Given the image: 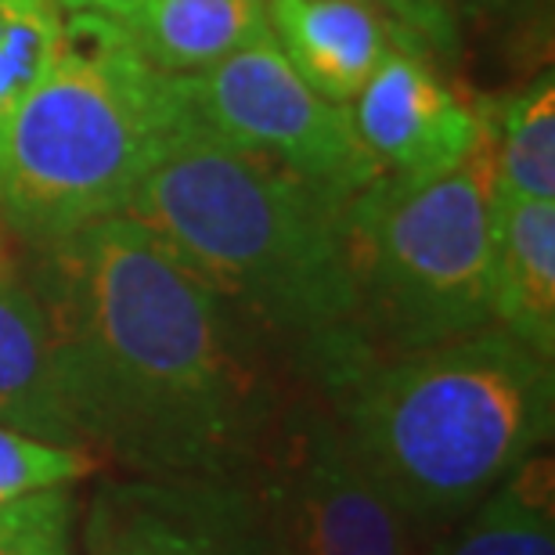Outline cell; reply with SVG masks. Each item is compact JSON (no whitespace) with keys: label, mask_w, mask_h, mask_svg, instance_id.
I'll return each mask as SVG.
<instances>
[{"label":"cell","mask_w":555,"mask_h":555,"mask_svg":"<svg viewBox=\"0 0 555 555\" xmlns=\"http://www.w3.org/2000/svg\"><path fill=\"white\" fill-rule=\"evenodd\" d=\"M83 448L124 476L249 487L310 390L138 217L33 249Z\"/></svg>","instance_id":"cell-1"},{"label":"cell","mask_w":555,"mask_h":555,"mask_svg":"<svg viewBox=\"0 0 555 555\" xmlns=\"http://www.w3.org/2000/svg\"><path fill=\"white\" fill-rule=\"evenodd\" d=\"M350 198L195 119L127 214L217 288L310 393L328 397L379 361L350 260Z\"/></svg>","instance_id":"cell-2"},{"label":"cell","mask_w":555,"mask_h":555,"mask_svg":"<svg viewBox=\"0 0 555 555\" xmlns=\"http://www.w3.org/2000/svg\"><path fill=\"white\" fill-rule=\"evenodd\" d=\"M321 401L353 462L433 538L548 443L555 375L548 358L487 325L364 364Z\"/></svg>","instance_id":"cell-3"},{"label":"cell","mask_w":555,"mask_h":555,"mask_svg":"<svg viewBox=\"0 0 555 555\" xmlns=\"http://www.w3.org/2000/svg\"><path fill=\"white\" fill-rule=\"evenodd\" d=\"M192 124L188 76L144 59L124 22L65 11L59 51L11 127L0 217L43 249L127 214Z\"/></svg>","instance_id":"cell-4"},{"label":"cell","mask_w":555,"mask_h":555,"mask_svg":"<svg viewBox=\"0 0 555 555\" xmlns=\"http://www.w3.org/2000/svg\"><path fill=\"white\" fill-rule=\"evenodd\" d=\"M364 328L379 358L494 325L491 159L480 138L440 173L383 170L347 206Z\"/></svg>","instance_id":"cell-5"},{"label":"cell","mask_w":555,"mask_h":555,"mask_svg":"<svg viewBox=\"0 0 555 555\" xmlns=\"http://www.w3.org/2000/svg\"><path fill=\"white\" fill-rule=\"evenodd\" d=\"M188 94L209 134L336 192L358 195L383 173L358 134L350 105L310 91L271 33L188 73Z\"/></svg>","instance_id":"cell-6"},{"label":"cell","mask_w":555,"mask_h":555,"mask_svg":"<svg viewBox=\"0 0 555 555\" xmlns=\"http://www.w3.org/2000/svg\"><path fill=\"white\" fill-rule=\"evenodd\" d=\"M249 491L278 555H422L418 530L353 462L314 393Z\"/></svg>","instance_id":"cell-7"},{"label":"cell","mask_w":555,"mask_h":555,"mask_svg":"<svg viewBox=\"0 0 555 555\" xmlns=\"http://www.w3.org/2000/svg\"><path fill=\"white\" fill-rule=\"evenodd\" d=\"M80 555H278L249 487L113 476L76 524Z\"/></svg>","instance_id":"cell-8"},{"label":"cell","mask_w":555,"mask_h":555,"mask_svg":"<svg viewBox=\"0 0 555 555\" xmlns=\"http://www.w3.org/2000/svg\"><path fill=\"white\" fill-rule=\"evenodd\" d=\"M353 124L375 163L390 173H440L465 163L480 144V116L418 48L393 33L383 62L350 102Z\"/></svg>","instance_id":"cell-9"},{"label":"cell","mask_w":555,"mask_h":555,"mask_svg":"<svg viewBox=\"0 0 555 555\" xmlns=\"http://www.w3.org/2000/svg\"><path fill=\"white\" fill-rule=\"evenodd\" d=\"M268 29L310 91L350 105L383 62L393 29L358 0H263Z\"/></svg>","instance_id":"cell-10"},{"label":"cell","mask_w":555,"mask_h":555,"mask_svg":"<svg viewBox=\"0 0 555 555\" xmlns=\"http://www.w3.org/2000/svg\"><path fill=\"white\" fill-rule=\"evenodd\" d=\"M0 426L83 448L80 426L65 401L48 310L29 278L4 271H0Z\"/></svg>","instance_id":"cell-11"},{"label":"cell","mask_w":555,"mask_h":555,"mask_svg":"<svg viewBox=\"0 0 555 555\" xmlns=\"http://www.w3.org/2000/svg\"><path fill=\"white\" fill-rule=\"evenodd\" d=\"M494 325L555 358V198H491Z\"/></svg>","instance_id":"cell-12"},{"label":"cell","mask_w":555,"mask_h":555,"mask_svg":"<svg viewBox=\"0 0 555 555\" xmlns=\"http://www.w3.org/2000/svg\"><path fill=\"white\" fill-rule=\"evenodd\" d=\"M422 555H555V469L534 451Z\"/></svg>","instance_id":"cell-13"},{"label":"cell","mask_w":555,"mask_h":555,"mask_svg":"<svg viewBox=\"0 0 555 555\" xmlns=\"http://www.w3.org/2000/svg\"><path fill=\"white\" fill-rule=\"evenodd\" d=\"M124 29L144 59L177 76L206 69L271 33L263 0H144Z\"/></svg>","instance_id":"cell-14"},{"label":"cell","mask_w":555,"mask_h":555,"mask_svg":"<svg viewBox=\"0 0 555 555\" xmlns=\"http://www.w3.org/2000/svg\"><path fill=\"white\" fill-rule=\"evenodd\" d=\"M476 116L491 159V198H555L552 73H541L516 94L487 98Z\"/></svg>","instance_id":"cell-15"},{"label":"cell","mask_w":555,"mask_h":555,"mask_svg":"<svg viewBox=\"0 0 555 555\" xmlns=\"http://www.w3.org/2000/svg\"><path fill=\"white\" fill-rule=\"evenodd\" d=\"M62 29L59 0H0V181L15 116L59 51Z\"/></svg>","instance_id":"cell-16"},{"label":"cell","mask_w":555,"mask_h":555,"mask_svg":"<svg viewBox=\"0 0 555 555\" xmlns=\"http://www.w3.org/2000/svg\"><path fill=\"white\" fill-rule=\"evenodd\" d=\"M98 465L102 459L87 448H69V443L0 426V502L73 487L87 480Z\"/></svg>","instance_id":"cell-17"},{"label":"cell","mask_w":555,"mask_h":555,"mask_svg":"<svg viewBox=\"0 0 555 555\" xmlns=\"http://www.w3.org/2000/svg\"><path fill=\"white\" fill-rule=\"evenodd\" d=\"M0 555H76L73 487L0 502Z\"/></svg>","instance_id":"cell-18"},{"label":"cell","mask_w":555,"mask_h":555,"mask_svg":"<svg viewBox=\"0 0 555 555\" xmlns=\"http://www.w3.org/2000/svg\"><path fill=\"white\" fill-rule=\"evenodd\" d=\"M372 8L397 37L418 48L426 59L454 62L462 51V15L454 0H358Z\"/></svg>","instance_id":"cell-19"},{"label":"cell","mask_w":555,"mask_h":555,"mask_svg":"<svg viewBox=\"0 0 555 555\" xmlns=\"http://www.w3.org/2000/svg\"><path fill=\"white\" fill-rule=\"evenodd\" d=\"M462 18H483L502 22V26H516V22L538 18L548 8V0H454Z\"/></svg>","instance_id":"cell-20"},{"label":"cell","mask_w":555,"mask_h":555,"mask_svg":"<svg viewBox=\"0 0 555 555\" xmlns=\"http://www.w3.org/2000/svg\"><path fill=\"white\" fill-rule=\"evenodd\" d=\"M144 0H59L62 11H94V15H108L116 22H127Z\"/></svg>","instance_id":"cell-21"},{"label":"cell","mask_w":555,"mask_h":555,"mask_svg":"<svg viewBox=\"0 0 555 555\" xmlns=\"http://www.w3.org/2000/svg\"><path fill=\"white\" fill-rule=\"evenodd\" d=\"M0 271H4V238H0Z\"/></svg>","instance_id":"cell-22"}]
</instances>
